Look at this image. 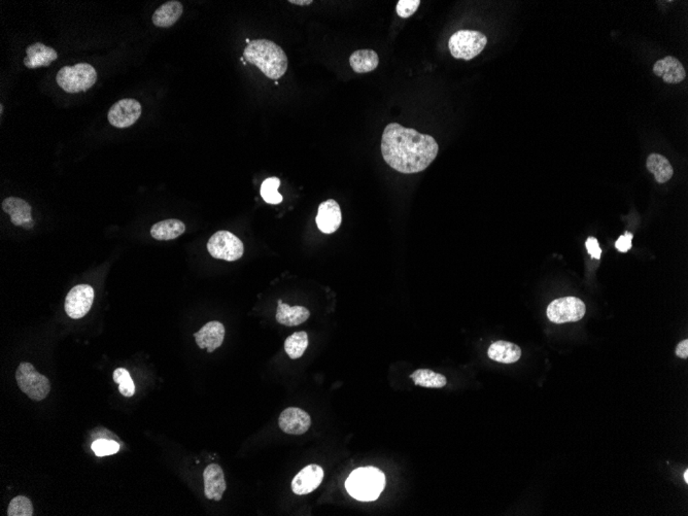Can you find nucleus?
Returning <instances> with one entry per match:
<instances>
[{"label":"nucleus","instance_id":"1","mask_svg":"<svg viewBox=\"0 0 688 516\" xmlns=\"http://www.w3.org/2000/svg\"><path fill=\"white\" fill-rule=\"evenodd\" d=\"M439 146L434 137L391 123L384 128L382 154L389 166L404 174L424 172L435 160Z\"/></svg>","mask_w":688,"mask_h":516},{"label":"nucleus","instance_id":"2","mask_svg":"<svg viewBox=\"0 0 688 516\" xmlns=\"http://www.w3.org/2000/svg\"><path fill=\"white\" fill-rule=\"evenodd\" d=\"M243 57L269 79H280L287 72V57L285 51L269 39L251 41L245 49Z\"/></svg>","mask_w":688,"mask_h":516},{"label":"nucleus","instance_id":"3","mask_svg":"<svg viewBox=\"0 0 688 516\" xmlns=\"http://www.w3.org/2000/svg\"><path fill=\"white\" fill-rule=\"evenodd\" d=\"M386 486V476L375 467L356 469L345 482L347 493L362 502L377 500Z\"/></svg>","mask_w":688,"mask_h":516},{"label":"nucleus","instance_id":"4","mask_svg":"<svg viewBox=\"0 0 688 516\" xmlns=\"http://www.w3.org/2000/svg\"><path fill=\"white\" fill-rule=\"evenodd\" d=\"M57 84L65 92L79 93L89 90L97 81V72L89 63L64 66L56 77Z\"/></svg>","mask_w":688,"mask_h":516},{"label":"nucleus","instance_id":"5","mask_svg":"<svg viewBox=\"0 0 688 516\" xmlns=\"http://www.w3.org/2000/svg\"><path fill=\"white\" fill-rule=\"evenodd\" d=\"M486 44L488 39L479 31L460 30L451 35L448 48L455 58L469 61L479 56L486 48Z\"/></svg>","mask_w":688,"mask_h":516},{"label":"nucleus","instance_id":"6","mask_svg":"<svg viewBox=\"0 0 688 516\" xmlns=\"http://www.w3.org/2000/svg\"><path fill=\"white\" fill-rule=\"evenodd\" d=\"M15 380L20 389L33 401L48 397L51 391L50 380L35 370L30 363H21L15 372Z\"/></svg>","mask_w":688,"mask_h":516},{"label":"nucleus","instance_id":"7","mask_svg":"<svg viewBox=\"0 0 688 516\" xmlns=\"http://www.w3.org/2000/svg\"><path fill=\"white\" fill-rule=\"evenodd\" d=\"M207 251L212 258L233 262L242 257L245 247L242 241L231 232L219 231L210 237Z\"/></svg>","mask_w":688,"mask_h":516},{"label":"nucleus","instance_id":"8","mask_svg":"<svg viewBox=\"0 0 688 516\" xmlns=\"http://www.w3.org/2000/svg\"><path fill=\"white\" fill-rule=\"evenodd\" d=\"M585 304L576 297H564L550 303L547 318L554 324L578 322L585 314Z\"/></svg>","mask_w":688,"mask_h":516},{"label":"nucleus","instance_id":"9","mask_svg":"<svg viewBox=\"0 0 688 516\" xmlns=\"http://www.w3.org/2000/svg\"><path fill=\"white\" fill-rule=\"evenodd\" d=\"M94 290L89 285H75L65 299V311L74 320L84 318L92 307Z\"/></svg>","mask_w":688,"mask_h":516},{"label":"nucleus","instance_id":"10","mask_svg":"<svg viewBox=\"0 0 688 516\" xmlns=\"http://www.w3.org/2000/svg\"><path fill=\"white\" fill-rule=\"evenodd\" d=\"M141 116V105L135 99H122L115 103L108 112L110 125L116 128H128L136 123Z\"/></svg>","mask_w":688,"mask_h":516},{"label":"nucleus","instance_id":"11","mask_svg":"<svg viewBox=\"0 0 688 516\" xmlns=\"http://www.w3.org/2000/svg\"><path fill=\"white\" fill-rule=\"evenodd\" d=\"M278 426L283 432L290 435H302L311 428V415L303 409L290 407L280 414Z\"/></svg>","mask_w":688,"mask_h":516},{"label":"nucleus","instance_id":"12","mask_svg":"<svg viewBox=\"0 0 688 516\" xmlns=\"http://www.w3.org/2000/svg\"><path fill=\"white\" fill-rule=\"evenodd\" d=\"M318 229L325 234H332L339 229L342 221V208L333 199L324 201L318 207L316 218Z\"/></svg>","mask_w":688,"mask_h":516},{"label":"nucleus","instance_id":"13","mask_svg":"<svg viewBox=\"0 0 688 516\" xmlns=\"http://www.w3.org/2000/svg\"><path fill=\"white\" fill-rule=\"evenodd\" d=\"M324 479V470L318 465H309L300 471L292 482V489L296 495L303 496L316 491Z\"/></svg>","mask_w":688,"mask_h":516},{"label":"nucleus","instance_id":"14","mask_svg":"<svg viewBox=\"0 0 688 516\" xmlns=\"http://www.w3.org/2000/svg\"><path fill=\"white\" fill-rule=\"evenodd\" d=\"M2 210L10 214L11 221L15 226H22L26 229H31L34 225L32 220V208L25 200L17 197H8L2 201Z\"/></svg>","mask_w":688,"mask_h":516},{"label":"nucleus","instance_id":"15","mask_svg":"<svg viewBox=\"0 0 688 516\" xmlns=\"http://www.w3.org/2000/svg\"><path fill=\"white\" fill-rule=\"evenodd\" d=\"M197 345L200 349H207L209 353H214L218 347L223 344L225 338V327L222 323L209 322L203 325L197 333L194 334Z\"/></svg>","mask_w":688,"mask_h":516},{"label":"nucleus","instance_id":"16","mask_svg":"<svg viewBox=\"0 0 688 516\" xmlns=\"http://www.w3.org/2000/svg\"><path fill=\"white\" fill-rule=\"evenodd\" d=\"M205 478V493L207 499L221 501L226 491V480L223 469L220 465L212 464L203 472Z\"/></svg>","mask_w":688,"mask_h":516},{"label":"nucleus","instance_id":"17","mask_svg":"<svg viewBox=\"0 0 688 516\" xmlns=\"http://www.w3.org/2000/svg\"><path fill=\"white\" fill-rule=\"evenodd\" d=\"M26 53H27V57L24 58V64H25L26 67L30 68V70L46 67L53 61L58 58V53L54 49L41 43L30 44L26 49Z\"/></svg>","mask_w":688,"mask_h":516},{"label":"nucleus","instance_id":"18","mask_svg":"<svg viewBox=\"0 0 688 516\" xmlns=\"http://www.w3.org/2000/svg\"><path fill=\"white\" fill-rule=\"evenodd\" d=\"M654 72L668 84L681 83L687 77V72L681 62L672 56L658 60L654 64Z\"/></svg>","mask_w":688,"mask_h":516},{"label":"nucleus","instance_id":"19","mask_svg":"<svg viewBox=\"0 0 688 516\" xmlns=\"http://www.w3.org/2000/svg\"><path fill=\"white\" fill-rule=\"evenodd\" d=\"M488 356L495 362L513 364L521 359V349L519 345L508 341H495L488 347Z\"/></svg>","mask_w":688,"mask_h":516},{"label":"nucleus","instance_id":"20","mask_svg":"<svg viewBox=\"0 0 688 516\" xmlns=\"http://www.w3.org/2000/svg\"><path fill=\"white\" fill-rule=\"evenodd\" d=\"M311 316V312L303 307H293L283 303L282 300H278V312H276V321L280 325H287V327H295L303 323L306 322Z\"/></svg>","mask_w":688,"mask_h":516},{"label":"nucleus","instance_id":"21","mask_svg":"<svg viewBox=\"0 0 688 516\" xmlns=\"http://www.w3.org/2000/svg\"><path fill=\"white\" fill-rule=\"evenodd\" d=\"M183 4L180 1H168L162 4L152 15V23L160 28L171 27L183 15Z\"/></svg>","mask_w":688,"mask_h":516},{"label":"nucleus","instance_id":"22","mask_svg":"<svg viewBox=\"0 0 688 516\" xmlns=\"http://www.w3.org/2000/svg\"><path fill=\"white\" fill-rule=\"evenodd\" d=\"M186 226L176 219H169L155 224L150 229V236L157 240H172L185 233Z\"/></svg>","mask_w":688,"mask_h":516},{"label":"nucleus","instance_id":"23","mask_svg":"<svg viewBox=\"0 0 688 516\" xmlns=\"http://www.w3.org/2000/svg\"><path fill=\"white\" fill-rule=\"evenodd\" d=\"M349 64L353 72L357 74H367L377 68L379 58L375 51L359 50L351 55Z\"/></svg>","mask_w":688,"mask_h":516},{"label":"nucleus","instance_id":"24","mask_svg":"<svg viewBox=\"0 0 688 516\" xmlns=\"http://www.w3.org/2000/svg\"><path fill=\"white\" fill-rule=\"evenodd\" d=\"M647 169L654 174L659 183H667L673 176V167L666 157L659 154H651L647 159Z\"/></svg>","mask_w":688,"mask_h":516},{"label":"nucleus","instance_id":"25","mask_svg":"<svg viewBox=\"0 0 688 516\" xmlns=\"http://www.w3.org/2000/svg\"><path fill=\"white\" fill-rule=\"evenodd\" d=\"M410 378L415 385L429 389H441L448 384L446 376L430 369L417 370L411 374Z\"/></svg>","mask_w":688,"mask_h":516},{"label":"nucleus","instance_id":"26","mask_svg":"<svg viewBox=\"0 0 688 516\" xmlns=\"http://www.w3.org/2000/svg\"><path fill=\"white\" fill-rule=\"evenodd\" d=\"M309 347V335L305 332H295L285 341V351L290 358L296 360L305 353Z\"/></svg>","mask_w":688,"mask_h":516},{"label":"nucleus","instance_id":"27","mask_svg":"<svg viewBox=\"0 0 688 516\" xmlns=\"http://www.w3.org/2000/svg\"><path fill=\"white\" fill-rule=\"evenodd\" d=\"M280 181L278 177H269L263 181L261 187V196L265 202L269 205H280L283 202V196L278 193Z\"/></svg>","mask_w":688,"mask_h":516},{"label":"nucleus","instance_id":"28","mask_svg":"<svg viewBox=\"0 0 688 516\" xmlns=\"http://www.w3.org/2000/svg\"><path fill=\"white\" fill-rule=\"evenodd\" d=\"M114 382L119 385V391L125 397H132L135 393V385L129 372L125 368H118L114 372Z\"/></svg>","mask_w":688,"mask_h":516},{"label":"nucleus","instance_id":"29","mask_svg":"<svg viewBox=\"0 0 688 516\" xmlns=\"http://www.w3.org/2000/svg\"><path fill=\"white\" fill-rule=\"evenodd\" d=\"M32 503L24 496H18L8 505V516H32Z\"/></svg>","mask_w":688,"mask_h":516},{"label":"nucleus","instance_id":"30","mask_svg":"<svg viewBox=\"0 0 688 516\" xmlns=\"http://www.w3.org/2000/svg\"><path fill=\"white\" fill-rule=\"evenodd\" d=\"M120 449V444L116 441L108 439L95 440L92 444V451H94L97 457H105V456L115 455Z\"/></svg>","mask_w":688,"mask_h":516},{"label":"nucleus","instance_id":"31","mask_svg":"<svg viewBox=\"0 0 688 516\" xmlns=\"http://www.w3.org/2000/svg\"><path fill=\"white\" fill-rule=\"evenodd\" d=\"M420 6V0H400L398 1L396 11H397L399 17L407 19V18H410L411 15H415Z\"/></svg>","mask_w":688,"mask_h":516},{"label":"nucleus","instance_id":"32","mask_svg":"<svg viewBox=\"0 0 688 516\" xmlns=\"http://www.w3.org/2000/svg\"><path fill=\"white\" fill-rule=\"evenodd\" d=\"M632 234L625 232L623 236L619 237L615 243V247L621 252H627L632 249Z\"/></svg>","mask_w":688,"mask_h":516},{"label":"nucleus","instance_id":"33","mask_svg":"<svg viewBox=\"0 0 688 516\" xmlns=\"http://www.w3.org/2000/svg\"><path fill=\"white\" fill-rule=\"evenodd\" d=\"M586 250H588V254L592 257L594 259L599 260L601 258L602 251L599 247L598 239L595 238V237H588V240L585 243Z\"/></svg>","mask_w":688,"mask_h":516},{"label":"nucleus","instance_id":"34","mask_svg":"<svg viewBox=\"0 0 688 516\" xmlns=\"http://www.w3.org/2000/svg\"><path fill=\"white\" fill-rule=\"evenodd\" d=\"M676 354L681 359L688 358V340L681 341L676 347Z\"/></svg>","mask_w":688,"mask_h":516},{"label":"nucleus","instance_id":"35","mask_svg":"<svg viewBox=\"0 0 688 516\" xmlns=\"http://www.w3.org/2000/svg\"><path fill=\"white\" fill-rule=\"evenodd\" d=\"M290 4H297V6H309L313 4L311 0H289Z\"/></svg>","mask_w":688,"mask_h":516},{"label":"nucleus","instance_id":"36","mask_svg":"<svg viewBox=\"0 0 688 516\" xmlns=\"http://www.w3.org/2000/svg\"><path fill=\"white\" fill-rule=\"evenodd\" d=\"M683 478H684V482L688 484V470H685L683 473Z\"/></svg>","mask_w":688,"mask_h":516},{"label":"nucleus","instance_id":"37","mask_svg":"<svg viewBox=\"0 0 688 516\" xmlns=\"http://www.w3.org/2000/svg\"><path fill=\"white\" fill-rule=\"evenodd\" d=\"M247 44H251V39H247Z\"/></svg>","mask_w":688,"mask_h":516}]
</instances>
